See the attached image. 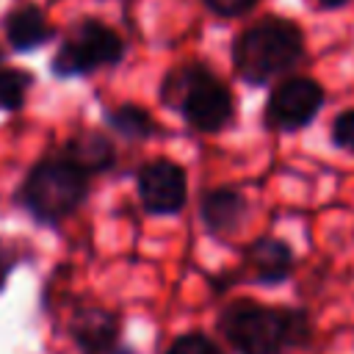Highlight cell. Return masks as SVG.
<instances>
[{
    "mask_svg": "<svg viewBox=\"0 0 354 354\" xmlns=\"http://www.w3.org/2000/svg\"><path fill=\"white\" fill-rule=\"evenodd\" d=\"M86 196V174L69 160H41L22 185L25 207L47 224L66 218Z\"/></svg>",
    "mask_w": 354,
    "mask_h": 354,
    "instance_id": "277c9868",
    "label": "cell"
},
{
    "mask_svg": "<svg viewBox=\"0 0 354 354\" xmlns=\"http://www.w3.org/2000/svg\"><path fill=\"white\" fill-rule=\"evenodd\" d=\"M202 221L210 232L224 235L243 224L246 218V199L235 188H213L202 196Z\"/></svg>",
    "mask_w": 354,
    "mask_h": 354,
    "instance_id": "30bf717a",
    "label": "cell"
},
{
    "mask_svg": "<svg viewBox=\"0 0 354 354\" xmlns=\"http://www.w3.org/2000/svg\"><path fill=\"white\" fill-rule=\"evenodd\" d=\"M69 335L80 354H136L119 335V318L102 307H83L69 321Z\"/></svg>",
    "mask_w": 354,
    "mask_h": 354,
    "instance_id": "52a82bcc",
    "label": "cell"
},
{
    "mask_svg": "<svg viewBox=\"0 0 354 354\" xmlns=\"http://www.w3.org/2000/svg\"><path fill=\"white\" fill-rule=\"evenodd\" d=\"M64 160L77 166L83 174L102 171L113 163V144L102 133H83V136H75L66 144V158Z\"/></svg>",
    "mask_w": 354,
    "mask_h": 354,
    "instance_id": "7c38bea8",
    "label": "cell"
},
{
    "mask_svg": "<svg viewBox=\"0 0 354 354\" xmlns=\"http://www.w3.org/2000/svg\"><path fill=\"white\" fill-rule=\"evenodd\" d=\"M332 141L348 152H354V111H346L332 124Z\"/></svg>",
    "mask_w": 354,
    "mask_h": 354,
    "instance_id": "2e32d148",
    "label": "cell"
},
{
    "mask_svg": "<svg viewBox=\"0 0 354 354\" xmlns=\"http://www.w3.org/2000/svg\"><path fill=\"white\" fill-rule=\"evenodd\" d=\"M218 329L235 354H282L304 346L313 335L304 310L268 307L252 299H235L227 304Z\"/></svg>",
    "mask_w": 354,
    "mask_h": 354,
    "instance_id": "6da1fadb",
    "label": "cell"
},
{
    "mask_svg": "<svg viewBox=\"0 0 354 354\" xmlns=\"http://www.w3.org/2000/svg\"><path fill=\"white\" fill-rule=\"evenodd\" d=\"M232 58L243 80L266 83L301 58V30L288 19H263L241 33Z\"/></svg>",
    "mask_w": 354,
    "mask_h": 354,
    "instance_id": "7a4b0ae2",
    "label": "cell"
},
{
    "mask_svg": "<svg viewBox=\"0 0 354 354\" xmlns=\"http://www.w3.org/2000/svg\"><path fill=\"white\" fill-rule=\"evenodd\" d=\"M124 55V41L108 25L97 19L80 22L61 44L58 55L53 58V72L61 77L86 75L97 66H111Z\"/></svg>",
    "mask_w": 354,
    "mask_h": 354,
    "instance_id": "5b68a950",
    "label": "cell"
},
{
    "mask_svg": "<svg viewBox=\"0 0 354 354\" xmlns=\"http://www.w3.org/2000/svg\"><path fill=\"white\" fill-rule=\"evenodd\" d=\"M30 75L19 69H0V108L17 111L25 102V94L30 88Z\"/></svg>",
    "mask_w": 354,
    "mask_h": 354,
    "instance_id": "5bb4252c",
    "label": "cell"
},
{
    "mask_svg": "<svg viewBox=\"0 0 354 354\" xmlns=\"http://www.w3.org/2000/svg\"><path fill=\"white\" fill-rule=\"evenodd\" d=\"M6 36H8V41H11L14 50L25 53V50L41 47V44L53 36V30L47 28V19H44L41 8H36V6H22V8H17V11L8 17Z\"/></svg>",
    "mask_w": 354,
    "mask_h": 354,
    "instance_id": "8fae6325",
    "label": "cell"
},
{
    "mask_svg": "<svg viewBox=\"0 0 354 354\" xmlns=\"http://www.w3.org/2000/svg\"><path fill=\"white\" fill-rule=\"evenodd\" d=\"M138 196L149 213H177L185 205V174L171 160H152L138 171Z\"/></svg>",
    "mask_w": 354,
    "mask_h": 354,
    "instance_id": "ba28073f",
    "label": "cell"
},
{
    "mask_svg": "<svg viewBox=\"0 0 354 354\" xmlns=\"http://www.w3.org/2000/svg\"><path fill=\"white\" fill-rule=\"evenodd\" d=\"M324 105V88L313 77H290L279 83L266 102V122L277 130H296L313 122Z\"/></svg>",
    "mask_w": 354,
    "mask_h": 354,
    "instance_id": "8992f818",
    "label": "cell"
},
{
    "mask_svg": "<svg viewBox=\"0 0 354 354\" xmlns=\"http://www.w3.org/2000/svg\"><path fill=\"white\" fill-rule=\"evenodd\" d=\"M216 14H224V17H235V14H243L249 11L257 0H205Z\"/></svg>",
    "mask_w": 354,
    "mask_h": 354,
    "instance_id": "e0dca14e",
    "label": "cell"
},
{
    "mask_svg": "<svg viewBox=\"0 0 354 354\" xmlns=\"http://www.w3.org/2000/svg\"><path fill=\"white\" fill-rule=\"evenodd\" d=\"M14 266H17V254H14V249H11L6 241H0V290L6 288V279H8V274H11Z\"/></svg>",
    "mask_w": 354,
    "mask_h": 354,
    "instance_id": "ac0fdd59",
    "label": "cell"
},
{
    "mask_svg": "<svg viewBox=\"0 0 354 354\" xmlns=\"http://www.w3.org/2000/svg\"><path fill=\"white\" fill-rule=\"evenodd\" d=\"M163 100L174 102L183 119L202 133L221 130L232 116V97L218 77L202 66H183L163 83Z\"/></svg>",
    "mask_w": 354,
    "mask_h": 354,
    "instance_id": "3957f363",
    "label": "cell"
},
{
    "mask_svg": "<svg viewBox=\"0 0 354 354\" xmlns=\"http://www.w3.org/2000/svg\"><path fill=\"white\" fill-rule=\"evenodd\" d=\"M321 6H340V3H346V0H318Z\"/></svg>",
    "mask_w": 354,
    "mask_h": 354,
    "instance_id": "d6986e66",
    "label": "cell"
},
{
    "mask_svg": "<svg viewBox=\"0 0 354 354\" xmlns=\"http://www.w3.org/2000/svg\"><path fill=\"white\" fill-rule=\"evenodd\" d=\"M163 354H224V351L213 337H207L202 332H185V335L174 337V343Z\"/></svg>",
    "mask_w": 354,
    "mask_h": 354,
    "instance_id": "9a60e30c",
    "label": "cell"
},
{
    "mask_svg": "<svg viewBox=\"0 0 354 354\" xmlns=\"http://www.w3.org/2000/svg\"><path fill=\"white\" fill-rule=\"evenodd\" d=\"M243 268L249 279L260 285H277L285 282L293 271V252L279 238H260L254 241L243 254Z\"/></svg>",
    "mask_w": 354,
    "mask_h": 354,
    "instance_id": "9c48e42d",
    "label": "cell"
},
{
    "mask_svg": "<svg viewBox=\"0 0 354 354\" xmlns=\"http://www.w3.org/2000/svg\"><path fill=\"white\" fill-rule=\"evenodd\" d=\"M108 122H111V127H116L119 133H124V136H130V138H147V136H152V130H155L152 116H149L144 108H138V105L113 108V111L108 113Z\"/></svg>",
    "mask_w": 354,
    "mask_h": 354,
    "instance_id": "4fadbf2b",
    "label": "cell"
}]
</instances>
